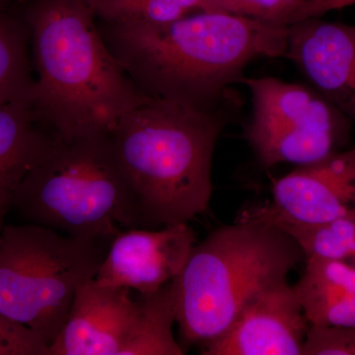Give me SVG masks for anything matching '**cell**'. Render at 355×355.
I'll use <instances>...</instances> for the list:
<instances>
[{
	"label": "cell",
	"mask_w": 355,
	"mask_h": 355,
	"mask_svg": "<svg viewBox=\"0 0 355 355\" xmlns=\"http://www.w3.org/2000/svg\"><path fill=\"white\" fill-rule=\"evenodd\" d=\"M98 27L142 94L216 110L239 98L245 69L259 58H284L288 27L241 16L198 11L167 22Z\"/></svg>",
	"instance_id": "6da1fadb"
},
{
	"label": "cell",
	"mask_w": 355,
	"mask_h": 355,
	"mask_svg": "<svg viewBox=\"0 0 355 355\" xmlns=\"http://www.w3.org/2000/svg\"><path fill=\"white\" fill-rule=\"evenodd\" d=\"M22 14L36 73L31 104L50 132L111 133L149 99L110 51L85 0H29Z\"/></svg>",
	"instance_id": "7a4b0ae2"
},
{
	"label": "cell",
	"mask_w": 355,
	"mask_h": 355,
	"mask_svg": "<svg viewBox=\"0 0 355 355\" xmlns=\"http://www.w3.org/2000/svg\"><path fill=\"white\" fill-rule=\"evenodd\" d=\"M239 98L216 110L149 98L110 133L139 228L188 223L209 207L214 149Z\"/></svg>",
	"instance_id": "3957f363"
},
{
	"label": "cell",
	"mask_w": 355,
	"mask_h": 355,
	"mask_svg": "<svg viewBox=\"0 0 355 355\" xmlns=\"http://www.w3.org/2000/svg\"><path fill=\"white\" fill-rule=\"evenodd\" d=\"M303 260L291 236L263 222L238 218L210 233L173 280L184 342L205 347L216 340L252 298L287 282Z\"/></svg>",
	"instance_id": "277c9868"
},
{
	"label": "cell",
	"mask_w": 355,
	"mask_h": 355,
	"mask_svg": "<svg viewBox=\"0 0 355 355\" xmlns=\"http://www.w3.org/2000/svg\"><path fill=\"white\" fill-rule=\"evenodd\" d=\"M21 218L73 237L112 241L139 228L132 191L110 133L53 135L12 200Z\"/></svg>",
	"instance_id": "5b68a950"
},
{
	"label": "cell",
	"mask_w": 355,
	"mask_h": 355,
	"mask_svg": "<svg viewBox=\"0 0 355 355\" xmlns=\"http://www.w3.org/2000/svg\"><path fill=\"white\" fill-rule=\"evenodd\" d=\"M108 240L62 235L38 224L0 232V314L50 347L69 316L77 289L95 279Z\"/></svg>",
	"instance_id": "8992f818"
},
{
	"label": "cell",
	"mask_w": 355,
	"mask_h": 355,
	"mask_svg": "<svg viewBox=\"0 0 355 355\" xmlns=\"http://www.w3.org/2000/svg\"><path fill=\"white\" fill-rule=\"evenodd\" d=\"M242 83L252 97L244 137L263 167L313 164L349 144L352 121L316 89L273 77Z\"/></svg>",
	"instance_id": "52a82bcc"
},
{
	"label": "cell",
	"mask_w": 355,
	"mask_h": 355,
	"mask_svg": "<svg viewBox=\"0 0 355 355\" xmlns=\"http://www.w3.org/2000/svg\"><path fill=\"white\" fill-rule=\"evenodd\" d=\"M343 217H355V147L299 166L275 181L272 202L239 218L308 225Z\"/></svg>",
	"instance_id": "ba28073f"
},
{
	"label": "cell",
	"mask_w": 355,
	"mask_h": 355,
	"mask_svg": "<svg viewBox=\"0 0 355 355\" xmlns=\"http://www.w3.org/2000/svg\"><path fill=\"white\" fill-rule=\"evenodd\" d=\"M130 289L100 286L95 279L77 289L67 321L49 355H133L144 303Z\"/></svg>",
	"instance_id": "9c48e42d"
},
{
	"label": "cell",
	"mask_w": 355,
	"mask_h": 355,
	"mask_svg": "<svg viewBox=\"0 0 355 355\" xmlns=\"http://www.w3.org/2000/svg\"><path fill=\"white\" fill-rule=\"evenodd\" d=\"M196 242L188 223L155 231L125 229L110 243L95 280L100 286L123 287L140 295L153 293L176 279Z\"/></svg>",
	"instance_id": "30bf717a"
},
{
	"label": "cell",
	"mask_w": 355,
	"mask_h": 355,
	"mask_svg": "<svg viewBox=\"0 0 355 355\" xmlns=\"http://www.w3.org/2000/svg\"><path fill=\"white\" fill-rule=\"evenodd\" d=\"M310 326L294 286L280 282L252 298L202 354L303 355Z\"/></svg>",
	"instance_id": "8fae6325"
},
{
	"label": "cell",
	"mask_w": 355,
	"mask_h": 355,
	"mask_svg": "<svg viewBox=\"0 0 355 355\" xmlns=\"http://www.w3.org/2000/svg\"><path fill=\"white\" fill-rule=\"evenodd\" d=\"M284 58L355 123V23L314 17L289 26Z\"/></svg>",
	"instance_id": "7c38bea8"
},
{
	"label": "cell",
	"mask_w": 355,
	"mask_h": 355,
	"mask_svg": "<svg viewBox=\"0 0 355 355\" xmlns=\"http://www.w3.org/2000/svg\"><path fill=\"white\" fill-rule=\"evenodd\" d=\"M53 135L40 123L31 102L0 105V232L16 191L46 153Z\"/></svg>",
	"instance_id": "4fadbf2b"
},
{
	"label": "cell",
	"mask_w": 355,
	"mask_h": 355,
	"mask_svg": "<svg viewBox=\"0 0 355 355\" xmlns=\"http://www.w3.org/2000/svg\"><path fill=\"white\" fill-rule=\"evenodd\" d=\"M295 286L311 324L355 327V266L345 261L306 260Z\"/></svg>",
	"instance_id": "5bb4252c"
},
{
	"label": "cell",
	"mask_w": 355,
	"mask_h": 355,
	"mask_svg": "<svg viewBox=\"0 0 355 355\" xmlns=\"http://www.w3.org/2000/svg\"><path fill=\"white\" fill-rule=\"evenodd\" d=\"M31 34L22 12L0 11V105L30 101L35 76Z\"/></svg>",
	"instance_id": "9a60e30c"
},
{
	"label": "cell",
	"mask_w": 355,
	"mask_h": 355,
	"mask_svg": "<svg viewBox=\"0 0 355 355\" xmlns=\"http://www.w3.org/2000/svg\"><path fill=\"white\" fill-rule=\"evenodd\" d=\"M277 226L291 236L300 248L305 260L347 261L355 254V217H343L319 224H291L279 222Z\"/></svg>",
	"instance_id": "2e32d148"
},
{
	"label": "cell",
	"mask_w": 355,
	"mask_h": 355,
	"mask_svg": "<svg viewBox=\"0 0 355 355\" xmlns=\"http://www.w3.org/2000/svg\"><path fill=\"white\" fill-rule=\"evenodd\" d=\"M106 23L167 22L202 10L203 0H85Z\"/></svg>",
	"instance_id": "e0dca14e"
},
{
	"label": "cell",
	"mask_w": 355,
	"mask_h": 355,
	"mask_svg": "<svg viewBox=\"0 0 355 355\" xmlns=\"http://www.w3.org/2000/svg\"><path fill=\"white\" fill-rule=\"evenodd\" d=\"M315 0H203L202 10L289 26L314 18Z\"/></svg>",
	"instance_id": "ac0fdd59"
},
{
	"label": "cell",
	"mask_w": 355,
	"mask_h": 355,
	"mask_svg": "<svg viewBox=\"0 0 355 355\" xmlns=\"http://www.w3.org/2000/svg\"><path fill=\"white\" fill-rule=\"evenodd\" d=\"M303 355H355V327L310 326Z\"/></svg>",
	"instance_id": "d6986e66"
},
{
	"label": "cell",
	"mask_w": 355,
	"mask_h": 355,
	"mask_svg": "<svg viewBox=\"0 0 355 355\" xmlns=\"http://www.w3.org/2000/svg\"><path fill=\"white\" fill-rule=\"evenodd\" d=\"M0 355H49V347L27 327L0 314Z\"/></svg>",
	"instance_id": "ffe728a7"
},
{
	"label": "cell",
	"mask_w": 355,
	"mask_h": 355,
	"mask_svg": "<svg viewBox=\"0 0 355 355\" xmlns=\"http://www.w3.org/2000/svg\"><path fill=\"white\" fill-rule=\"evenodd\" d=\"M354 4L355 0H315V17H321L329 11L338 10Z\"/></svg>",
	"instance_id": "44dd1931"
},
{
	"label": "cell",
	"mask_w": 355,
	"mask_h": 355,
	"mask_svg": "<svg viewBox=\"0 0 355 355\" xmlns=\"http://www.w3.org/2000/svg\"><path fill=\"white\" fill-rule=\"evenodd\" d=\"M12 0H0V11L6 10L9 8V4Z\"/></svg>",
	"instance_id": "7402d4cb"
},
{
	"label": "cell",
	"mask_w": 355,
	"mask_h": 355,
	"mask_svg": "<svg viewBox=\"0 0 355 355\" xmlns=\"http://www.w3.org/2000/svg\"><path fill=\"white\" fill-rule=\"evenodd\" d=\"M352 260H354V263H355V254H354V258H352Z\"/></svg>",
	"instance_id": "603a6c76"
}]
</instances>
